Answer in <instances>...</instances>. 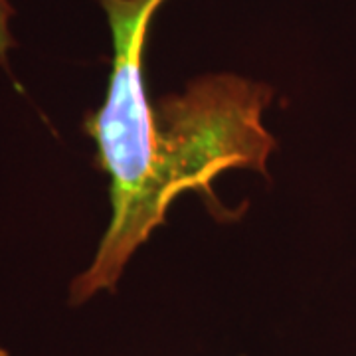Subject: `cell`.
<instances>
[{
    "label": "cell",
    "mask_w": 356,
    "mask_h": 356,
    "mask_svg": "<svg viewBox=\"0 0 356 356\" xmlns=\"http://www.w3.org/2000/svg\"><path fill=\"white\" fill-rule=\"evenodd\" d=\"M105 10L113 62L102 107L83 131L95 143L97 166L109 177L111 222L91 266L77 275L70 299L113 291L131 255L165 222L182 192H198L220 220L224 206L212 180L232 168L267 175L275 149L261 115L273 97L266 83L232 74L202 76L182 93L153 102L145 51L154 14L166 0H97Z\"/></svg>",
    "instance_id": "6da1fadb"
},
{
    "label": "cell",
    "mask_w": 356,
    "mask_h": 356,
    "mask_svg": "<svg viewBox=\"0 0 356 356\" xmlns=\"http://www.w3.org/2000/svg\"><path fill=\"white\" fill-rule=\"evenodd\" d=\"M14 8L8 0H0V65L8 70V51L16 46L13 32H10V18Z\"/></svg>",
    "instance_id": "7a4b0ae2"
},
{
    "label": "cell",
    "mask_w": 356,
    "mask_h": 356,
    "mask_svg": "<svg viewBox=\"0 0 356 356\" xmlns=\"http://www.w3.org/2000/svg\"><path fill=\"white\" fill-rule=\"evenodd\" d=\"M0 356H10V353H8L6 348H2V346H0Z\"/></svg>",
    "instance_id": "3957f363"
}]
</instances>
